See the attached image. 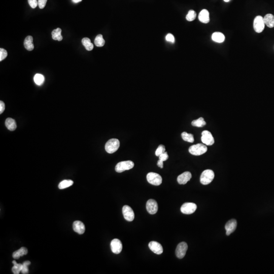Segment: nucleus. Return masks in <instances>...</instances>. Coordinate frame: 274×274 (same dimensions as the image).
Listing matches in <instances>:
<instances>
[{"label":"nucleus","instance_id":"f257e3e1","mask_svg":"<svg viewBox=\"0 0 274 274\" xmlns=\"http://www.w3.org/2000/svg\"><path fill=\"white\" fill-rule=\"evenodd\" d=\"M207 147L203 144H197L190 147L189 152L193 155L199 156L204 154L207 151Z\"/></svg>","mask_w":274,"mask_h":274},{"label":"nucleus","instance_id":"f03ea898","mask_svg":"<svg viewBox=\"0 0 274 274\" xmlns=\"http://www.w3.org/2000/svg\"><path fill=\"white\" fill-rule=\"evenodd\" d=\"M120 146V142L117 139H111L107 141L105 145V150L107 152L112 154L117 151Z\"/></svg>","mask_w":274,"mask_h":274},{"label":"nucleus","instance_id":"7ed1b4c3","mask_svg":"<svg viewBox=\"0 0 274 274\" xmlns=\"http://www.w3.org/2000/svg\"><path fill=\"white\" fill-rule=\"evenodd\" d=\"M214 176V173L212 170H206L202 173L200 177V182L203 185H208L212 181Z\"/></svg>","mask_w":274,"mask_h":274},{"label":"nucleus","instance_id":"20e7f679","mask_svg":"<svg viewBox=\"0 0 274 274\" xmlns=\"http://www.w3.org/2000/svg\"><path fill=\"white\" fill-rule=\"evenodd\" d=\"M134 163L132 161H123L118 163L115 167V171L118 173H122L126 170L133 168Z\"/></svg>","mask_w":274,"mask_h":274},{"label":"nucleus","instance_id":"39448f33","mask_svg":"<svg viewBox=\"0 0 274 274\" xmlns=\"http://www.w3.org/2000/svg\"><path fill=\"white\" fill-rule=\"evenodd\" d=\"M147 180L149 183L155 186H159L162 183V177L159 174L150 172L147 175Z\"/></svg>","mask_w":274,"mask_h":274},{"label":"nucleus","instance_id":"423d86ee","mask_svg":"<svg viewBox=\"0 0 274 274\" xmlns=\"http://www.w3.org/2000/svg\"><path fill=\"white\" fill-rule=\"evenodd\" d=\"M265 26L263 18L261 16H256L254 20L253 28L256 32L260 33L263 31Z\"/></svg>","mask_w":274,"mask_h":274},{"label":"nucleus","instance_id":"0eeeda50","mask_svg":"<svg viewBox=\"0 0 274 274\" xmlns=\"http://www.w3.org/2000/svg\"><path fill=\"white\" fill-rule=\"evenodd\" d=\"M196 208L197 206L195 203H185L182 205L180 210L182 213L186 215H189L195 212Z\"/></svg>","mask_w":274,"mask_h":274},{"label":"nucleus","instance_id":"6e6552de","mask_svg":"<svg viewBox=\"0 0 274 274\" xmlns=\"http://www.w3.org/2000/svg\"><path fill=\"white\" fill-rule=\"evenodd\" d=\"M188 249V245L185 242H181L179 244L176 249V255L178 258L182 259L185 256L187 250Z\"/></svg>","mask_w":274,"mask_h":274},{"label":"nucleus","instance_id":"1a4fd4ad","mask_svg":"<svg viewBox=\"0 0 274 274\" xmlns=\"http://www.w3.org/2000/svg\"><path fill=\"white\" fill-rule=\"evenodd\" d=\"M202 141L204 144L212 145L214 143V139L212 134L208 131H204L202 133Z\"/></svg>","mask_w":274,"mask_h":274},{"label":"nucleus","instance_id":"9d476101","mask_svg":"<svg viewBox=\"0 0 274 274\" xmlns=\"http://www.w3.org/2000/svg\"><path fill=\"white\" fill-rule=\"evenodd\" d=\"M122 213L123 217L128 221H132L135 218V214L134 211L130 206L125 205L122 208Z\"/></svg>","mask_w":274,"mask_h":274},{"label":"nucleus","instance_id":"9b49d317","mask_svg":"<svg viewBox=\"0 0 274 274\" xmlns=\"http://www.w3.org/2000/svg\"><path fill=\"white\" fill-rule=\"evenodd\" d=\"M146 209L149 214H155L158 211V205L156 201L150 199L146 203Z\"/></svg>","mask_w":274,"mask_h":274},{"label":"nucleus","instance_id":"f8f14e48","mask_svg":"<svg viewBox=\"0 0 274 274\" xmlns=\"http://www.w3.org/2000/svg\"><path fill=\"white\" fill-rule=\"evenodd\" d=\"M111 249L112 252L115 254H119L122 249V244L120 240L114 239L111 242Z\"/></svg>","mask_w":274,"mask_h":274},{"label":"nucleus","instance_id":"ddd939ff","mask_svg":"<svg viewBox=\"0 0 274 274\" xmlns=\"http://www.w3.org/2000/svg\"><path fill=\"white\" fill-rule=\"evenodd\" d=\"M150 249L157 255H160L163 252V248L161 244L155 241H151L148 244Z\"/></svg>","mask_w":274,"mask_h":274},{"label":"nucleus","instance_id":"4468645a","mask_svg":"<svg viewBox=\"0 0 274 274\" xmlns=\"http://www.w3.org/2000/svg\"><path fill=\"white\" fill-rule=\"evenodd\" d=\"M237 222L236 219H231L226 223L225 229L226 230V235L229 236L236 230L237 228Z\"/></svg>","mask_w":274,"mask_h":274},{"label":"nucleus","instance_id":"2eb2a0df","mask_svg":"<svg viewBox=\"0 0 274 274\" xmlns=\"http://www.w3.org/2000/svg\"><path fill=\"white\" fill-rule=\"evenodd\" d=\"M192 175L189 172H184L177 178V181L180 184H185L192 178Z\"/></svg>","mask_w":274,"mask_h":274},{"label":"nucleus","instance_id":"dca6fc26","mask_svg":"<svg viewBox=\"0 0 274 274\" xmlns=\"http://www.w3.org/2000/svg\"><path fill=\"white\" fill-rule=\"evenodd\" d=\"M73 229L74 232H76L79 235L84 234L85 230V224L80 221H75L74 222Z\"/></svg>","mask_w":274,"mask_h":274},{"label":"nucleus","instance_id":"f3484780","mask_svg":"<svg viewBox=\"0 0 274 274\" xmlns=\"http://www.w3.org/2000/svg\"><path fill=\"white\" fill-rule=\"evenodd\" d=\"M199 20L201 23H208L210 21L209 12L206 9H203L199 15Z\"/></svg>","mask_w":274,"mask_h":274},{"label":"nucleus","instance_id":"a211bd4d","mask_svg":"<svg viewBox=\"0 0 274 274\" xmlns=\"http://www.w3.org/2000/svg\"><path fill=\"white\" fill-rule=\"evenodd\" d=\"M33 38L32 36H28L24 41V46L28 51H32L34 48V45L32 43Z\"/></svg>","mask_w":274,"mask_h":274},{"label":"nucleus","instance_id":"6ab92c4d","mask_svg":"<svg viewBox=\"0 0 274 274\" xmlns=\"http://www.w3.org/2000/svg\"><path fill=\"white\" fill-rule=\"evenodd\" d=\"M264 23L269 28L274 27V16L272 14H267L263 18Z\"/></svg>","mask_w":274,"mask_h":274},{"label":"nucleus","instance_id":"aec40b11","mask_svg":"<svg viewBox=\"0 0 274 274\" xmlns=\"http://www.w3.org/2000/svg\"><path fill=\"white\" fill-rule=\"evenodd\" d=\"M5 125L7 127V128L10 131H13L16 130L17 128L16 125V122L15 121L14 119H11V118H8L6 119L5 121Z\"/></svg>","mask_w":274,"mask_h":274},{"label":"nucleus","instance_id":"412c9836","mask_svg":"<svg viewBox=\"0 0 274 274\" xmlns=\"http://www.w3.org/2000/svg\"><path fill=\"white\" fill-rule=\"evenodd\" d=\"M212 39L215 42L221 43L225 40V36L221 32H215L212 35Z\"/></svg>","mask_w":274,"mask_h":274},{"label":"nucleus","instance_id":"4be33fe9","mask_svg":"<svg viewBox=\"0 0 274 274\" xmlns=\"http://www.w3.org/2000/svg\"><path fill=\"white\" fill-rule=\"evenodd\" d=\"M28 254V249L25 247H21L20 249L14 252L12 254L13 258L14 259H18L20 257L23 256L24 255Z\"/></svg>","mask_w":274,"mask_h":274},{"label":"nucleus","instance_id":"5701e85b","mask_svg":"<svg viewBox=\"0 0 274 274\" xmlns=\"http://www.w3.org/2000/svg\"><path fill=\"white\" fill-rule=\"evenodd\" d=\"M82 43L88 51H92L94 48V45L91 42V40L88 38H83L82 40Z\"/></svg>","mask_w":274,"mask_h":274},{"label":"nucleus","instance_id":"b1692460","mask_svg":"<svg viewBox=\"0 0 274 274\" xmlns=\"http://www.w3.org/2000/svg\"><path fill=\"white\" fill-rule=\"evenodd\" d=\"M62 29L60 28H57V29H54L52 32V39L54 40L60 41L63 40V37L61 35Z\"/></svg>","mask_w":274,"mask_h":274},{"label":"nucleus","instance_id":"393cba45","mask_svg":"<svg viewBox=\"0 0 274 274\" xmlns=\"http://www.w3.org/2000/svg\"><path fill=\"white\" fill-rule=\"evenodd\" d=\"M12 263H13V266L12 268V271L13 274H20V272H21V270L23 269V264L17 263L15 260H13Z\"/></svg>","mask_w":274,"mask_h":274},{"label":"nucleus","instance_id":"a878e982","mask_svg":"<svg viewBox=\"0 0 274 274\" xmlns=\"http://www.w3.org/2000/svg\"><path fill=\"white\" fill-rule=\"evenodd\" d=\"M94 44L97 47H103L105 44V41L103 38L102 35L99 34L97 35L94 40Z\"/></svg>","mask_w":274,"mask_h":274},{"label":"nucleus","instance_id":"bb28decb","mask_svg":"<svg viewBox=\"0 0 274 274\" xmlns=\"http://www.w3.org/2000/svg\"><path fill=\"white\" fill-rule=\"evenodd\" d=\"M192 125L193 127H204L206 125V122L203 117H200L196 120H194L192 122Z\"/></svg>","mask_w":274,"mask_h":274},{"label":"nucleus","instance_id":"cd10ccee","mask_svg":"<svg viewBox=\"0 0 274 274\" xmlns=\"http://www.w3.org/2000/svg\"><path fill=\"white\" fill-rule=\"evenodd\" d=\"M73 181L71 180H65L60 182L59 185V189H63L65 188H67L71 186V185L73 184Z\"/></svg>","mask_w":274,"mask_h":274},{"label":"nucleus","instance_id":"c85d7f7f","mask_svg":"<svg viewBox=\"0 0 274 274\" xmlns=\"http://www.w3.org/2000/svg\"><path fill=\"white\" fill-rule=\"evenodd\" d=\"M182 138L184 141H186L190 143H193L195 139L193 135L192 134H188L186 132H183L181 134Z\"/></svg>","mask_w":274,"mask_h":274},{"label":"nucleus","instance_id":"c756f323","mask_svg":"<svg viewBox=\"0 0 274 274\" xmlns=\"http://www.w3.org/2000/svg\"><path fill=\"white\" fill-rule=\"evenodd\" d=\"M34 82L38 85H41L44 83V77L43 75L40 74H36L34 77Z\"/></svg>","mask_w":274,"mask_h":274},{"label":"nucleus","instance_id":"7c9ffc66","mask_svg":"<svg viewBox=\"0 0 274 274\" xmlns=\"http://www.w3.org/2000/svg\"><path fill=\"white\" fill-rule=\"evenodd\" d=\"M196 13L193 10H190L188 11V14L186 16V19L188 21H192L196 18Z\"/></svg>","mask_w":274,"mask_h":274},{"label":"nucleus","instance_id":"2f4dec72","mask_svg":"<svg viewBox=\"0 0 274 274\" xmlns=\"http://www.w3.org/2000/svg\"><path fill=\"white\" fill-rule=\"evenodd\" d=\"M31 264V262L29 261H24L23 263V267L21 270V272L23 274H28L29 273V269L28 266Z\"/></svg>","mask_w":274,"mask_h":274},{"label":"nucleus","instance_id":"473e14b6","mask_svg":"<svg viewBox=\"0 0 274 274\" xmlns=\"http://www.w3.org/2000/svg\"><path fill=\"white\" fill-rule=\"evenodd\" d=\"M165 147L163 145H160L156 150L155 155L157 156H159L161 154L165 152Z\"/></svg>","mask_w":274,"mask_h":274},{"label":"nucleus","instance_id":"72a5a7b5","mask_svg":"<svg viewBox=\"0 0 274 274\" xmlns=\"http://www.w3.org/2000/svg\"><path fill=\"white\" fill-rule=\"evenodd\" d=\"M7 55H8L7 51L5 49L2 48L0 49V61L1 62L6 59V57H7Z\"/></svg>","mask_w":274,"mask_h":274},{"label":"nucleus","instance_id":"f704fd0d","mask_svg":"<svg viewBox=\"0 0 274 274\" xmlns=\"http://www.w3.org/2000/svg\"><path fill=\"white\" fill-rule=\"evenodd\" d=\"M28 3L29 6L33 9L36 8L38 6L37 0H28Z\"/></svg>","mask_w":274,"mask_h":274},{"label":"nucleus","instance_id":"c9c22d12","mask_svg":"<svg viewBox=\"0 0 274 274\" xmlns=\"http://www.w3.org/2000/svg\"><path fill=\"white\" fill-rule=\"evenodd\" d=\"M165 40L167 41L168 42H170L174 43L175 42V38L174 36L171 34H168L165 37Z\"/></svg>","mask_w":274,"mask_h":274},{"label":"nucleus","instance_id":"e433bc0d","mask_svg":"<svg viewBox=\"0 0 274 274\" xmlns=\"http://www.w3.org/2000/svg\"><path fill=\"white\" fill-rule=\"evenodd\" d=\"M47 0H38V3L39 8L40 9H43L45 6Z\"/></svg>","mask_w":274,"mask_h":274},{"label":"nucleus","instance_id":"4c0bfd02","mask_svg":"<svg viewBox=\"0 0 274 274\" xmlns=\"http://www.w3.org/2000/svg\"><path fill=\"white\" fill-rule=\"evenodd\" d=\"M169 159V155L168 154L167 152L163 153L162 154H161V155L159 156V159H161L162 161H167Z\"/></svg>","mask_w":274,"mask_h":274},{"label":"nucleus","instance_id":"58836bf2","mask_svg":"<svg viewBox=\"0 0 274 274\" xmlns=\"http://www.w3.org/2000/svg\"><path fill=\"white\" fill-rule=\"evenodd\" d=\"M5 105L3 101H0V114L3 113L5 110Z\"/></svg>","mask_w":274,"mask_h":274},{"label":"nucleus","instance_id":"ea45409f","mask_svg":"<svg viewBox=\"0 0 274 274\" xmlns=\"http://www.w3.org/2000/svg\"><path fill=\"white\" fill-rule=\"evenodd\" d=\"M157 165L161 168V169H162L164 167V161H162L161 159H159L158 162H157Z\"/></svg>","mask_w":274,"mask_h":274},{"label":"nucleus","instance_id":"a19ab883","mask_svg":"<svg viewBox=\"0 0 274 274\" xmlns=\"http://www.w3.org/2000/svg\"><path fill=\"white\" fill-rule=\"evenodd\" d=\"M82 0H72V1L74 3H78L79 2H81Z\"/></svg>","mask_w":274,"mask_h":274},{"label":"nucleus","instance_id":"79ce46f5","mask_svg":"<svg viewBox=\"0 0 274 274\" xmlns=\"http://www.w3.org/2000/svg\"><path fill=\"white\" fill-rule=\"evenodd\" d=\"M223 1L225 2H229L230 1V0H223Z\"/></svg>","mask_w":274,"mask_h":274}]
</instances>
